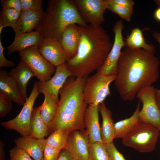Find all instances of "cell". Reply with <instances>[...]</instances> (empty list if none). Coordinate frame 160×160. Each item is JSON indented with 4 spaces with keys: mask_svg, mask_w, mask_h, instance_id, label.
I'll return each mask as SVG.
<instances>
[{
    "mask_svg": "<svg viewBox=\"0 0 160 160\" xmlns=\"http://www.w3.org/2000/svg\"><path fill=\"white\" fill-rule=\"evenodd\" d=\"M159 64L154 54L143 49L125 47L118 61L114 81L121 99L132 101L139 90L156 82L159 76Z\"/></svg>",
    "mask_w": 160,
    "mask_h": 160,
    "instance_id": "obj_1",
    "label": "cell"
},
{
    "mask_svg": "<svg viewBox=\"0 0 160 160\" xmlns=\"http://www.w3.org/2000/svg\"><path fill=\"white\" fill-rule=\"evenodd\" d=\"M80 43L76 55L66 62L73 76L87 78L103 65L113 44L108 35L100 25H78Z\"/></svg>",
    "mask_w": 160,
    "mask_h": 160,
    "instance_id": "obj_2",
    "label": "cell"
},
{
    "mask_svg": "<svg viewBox=\"0 0 160 160\" xmlns=\"http://www.w3.org/2000/svg\"><path fill=\"white\" fill-rule=\"evenodd\" d=\"M72 76L67 79L59 92L56 115L49 133L60 129L70 132L85 130L84 119L87 104L83 91L87 78Z\"/></svg>",
    "mask_w": 160,
    "mask_h": 160,
    "instance_id": "obj_3",
    "label": "cell"
},
{
    "mask_svg": "<svg viewBox=\"0 0 160 160\" xmlns=\"http://www.w3.org/2000/svg\"><path fill=\"white\" fill-rule=\"evenodd\" d=\"M73 24L88 25L81 17L74 0H49L41 20L35 29L44 39L51 38L60 42L66 28Z\"/></svg>",
    "mask_w": 160,
    "mask_h": 160,
    "instance_id": "obj_4",
    "label": "cell"
},
{
    "mask_svg": "<svg viewBox=\"0 0 160 160\" xmlns=\"http://www.w3.org/2000/svg\"><path fill=\"white\" fill-rule=\"evenodd\" d=\"M160 130L153 126L140 122L122 139L125 146L140 153H149L155 148Z\"/></svg>",
    "mask_w": 160,
    "mask_h": 160,
    "instance_id": "obj_5",
    "label": "cell"
},
{
    "mask_svg": "<svg viewBox=\"0 0 160 160\" xmlns=\"http://www.w3.org/2000/svg\"><path fill=\"white\" fill-rule=\"evenodd\" d=\"M116 75H106L96 73L87 78L83 91L86 103L87 105H98L103 103L111 94L110 85L115 81Z\"/></svg>",
    "mask_w": 160,
    "mask_h": 160,
    "instance_id": "obj_6",
    "label": "cell"
},
{
    "mask_svg": "<svg viewBox=\"0 0 160 160\" xmlns=\"http://www.w3.org/2000/svg\"><path fill=\"white\" fill-rule=\"evenodd\" d=\"M39 94L38 82H36L19 114L12 119L1 122V125L7 129L16 131L22 137L30 136L31 132V119L33 105Z\"/></svg>",
    "mask_w": 160,
    "mask_h": 160,
    "instance_id": "obj_7",
    "label": "cell"
},
{
    "mask_svg": "<svg viewBox=\"0 0 160 160\" xmlns=\"http://www.w3.org/2000/svg\"><path fill=\"white\" fill-rule=\"evenodd\" d=\"M18 54L20 59L28 66L39 81L45 82L49 80L55 73L54 66L40 53L38 47H28L18 52Z\"/></svg>",
    "mask_w": 160,
    "mask_h": 160,
    "instance_id": "obj_8",
    "label": "cell"
},
{
    "mask_svg": "<svg viewBox=\"0 0 160 160\" xmlns=\"http://www.w3.org/2000/svg\"><path fill=\"white\" fill-rule=\"evenodd\" d=\"M136 96L143 104L139 113L140 121L151 124L160 130V109L156 100L155 88L152 86L143 87Z\"/></svg>",
    "mask_w": 160,
    "mask_h": 160,
    "instance_id": "obj_9",
    "label": "cell"
},
{
    "mask_svg": "<svg viewBox=\"0 0 160 160\" xmlns=\"http://www.w3.org/2000/svg\"><path fill=\"white\" fill-rule=\"evenodd\" d=\"M124 27L121 20L117 21L114 24L113 29L114 39L112 47L104 62L96 73L106 75H116L118 61L122 49L124 46L122 34Z\"/></svg>",
    "mask_w": 160,
    "mask_h": 160,
    "instance_id": "obj_10",
    "label": "cell"
},
{
    "mask_svg": "<svg viewBox=\"0 0 160 160\" xmlns=\"http://www.w3.org/2000/svg\"><path fill=\"white\" fill-rule=\"evenodd\" d=\"M74 1L81 17L87 24L100 25L105 21L104 15L107 9V0H74Z\"/></svg>",
    "mask_w": 160,
    "mask_h": 160,
    "instance_id": "obj_11",
    "label": "cell"
},
{
    "mask_svg": "<svg viewBox=\"0 0 160 160\" xmlns=\"http://www.w3.org/2000/svg\"><path fill=\"white\" fill-rule=\"evenodd\" d=\"M73 76V73L67 65L66 62L56 67L53 76L49 80L38 82L39 94H48L59 101V92L67 79Z\"/></svg>",
    "mask_w": 160,
    "mask_h": 160,
    "instance_id": "obj_12",
    "label": "cell"
},
{
    "mask_svg": "<svg viewBox=\"0 0 160 160\" xmlns=\"http://www.w3.org/2000/svg\"><path fill=\"white\" fill-rule=\"evenodd\" d=\"M38 49L44 58L56 67L69 59L60 42L53 39H44Z\"/></svg>",
    "mask_w": 160,
    "mask_h": 160,
    "instance_id": "obj_13",
    "label": "cell"
},
{
    "mask_svg": "<svg viewBox=\"0 0 160 160\" xmlns=\"http://www.w3.org/2000/svg\"><path fill=\"white\" fill-rule=\"evenodd\" d=\"M89 142L85 130H76L68 136L66 148L73 158L77 160H88Z\"/></svg>",
    "mask_w": 160,
    "mask_h": 160,
    "instance_id": "obj_14",
    "label": "cell"
},
{
    "mask_svg": "<svg viewBox=\"0 0 160 160\" xmlns=\"http://www.w3.org/2000/svg\"><path fill=\"white\" fill-rule=\"evenodd\" d=\"M99 105H89L84 113V123L89 137V143H103L99 123Z\"/></svg>",
    "mask_w": 160,
    "mask_h": 160,
    "instance_id": "obj_15",
    "label": "cell"
},
{
    "mask_svg": "<svg viewBox=\"0 0 160 160\" xmlns=\"http://www.w3.org/2000/svg\"><path fill=\"white\" fill-rule=\"evenodd\" d=\"M44 12L22 10L18 22L13 29L15 35L33 31L39 25Z\"/></svg>",
    "mask_w": 160,
    "mask_h": 160,
    "instance_id": "obj_16",
    "label": "cell"
},
{
    "mask_svg": "<svg viewBox=\"0 0 160 160\" xmlns=\"http://www.w3.org/2000/svg\"><path fill=\"white\" fill-rule=\"evenodd\" d=\"M44 39L42 35L35 31L15 35L12 43L7 47V53L10 55L31 46L38 47Z\"/></svg>",
    "mask_w": 160,
    "mask_h": 160,
    "instance_id": "obj_17",
    "label": "cell"
},
{
    "mask_svg": "<svg viewBox=\"0 0 160 160\" xmlns=\"http://www.w3.org/2000/svg\"><path fill=\"white\" fill-rule=\"evenodd\" d=\"M15 142L16 146L25 151L34 160H43L45 139L27 136L15 139Z\"/></svg>",
    "mask_w": 160,
    "mask_h": 160,
    "instance_id": "obj_18",
    "label": "cell"
},
{
    "mask_svg": "<svg viewBox=\"0 0 160 160\" xmlns=\"http://www.w3.org/2000/svg\"><path fill=\"white\" fill-rule=\"evenodd\" d=\"M19 89L25 102L27 99L26 89L28 83L34 74L28 66L20 59L19 63L9 72Z\"/></svg>",
    "mask_w": 160,
    "mask_h": 160,
    "instance_id": "obj_19",
    "label": "cell"
},
{
    "mask_svg": "<svg viewBox=\"0 0 160 160\" xmlns=\"http://www.w3.org/2000/svg\"><path fill=\"white\" fill-rule=\"evenodd\" d=\"M80 39V35L77 25H71L64 30L61 36L60 43L69 59L76 54Z\"/></svg>",
    "mask_w": 160,
    "mask_h": 160,
    "instance_id": "obj_20",
    "label": "cell"
},
{
    "mask_svg": "<svg viewBox=\"0 0 160 160\" xmlns=\"http://www.w3.org/2000/svg\"><path fill=\"white\" fill-rule=\"evenodd\" d=\"M0 91L18 104L23 105L25 102L9 72L1 69L0 70Z\"/></svg>",
    "mask_w": 160,
    "mask_h": 160,
    "instance_id": "obj_21",
    "label": "cell"
},
{
    "mask_svg": "<svg viewBox=\"0 0 160 160\" xmlns=\"http://www.w3.org/2000/svg\"><path fill=\"white\" fill-rule=\"evenodd\" d=\"M99 111L102 119L100 127V135L103 143L106 144L113 142L114 139V124L111 111L103 103L99 105Z\"/></svg>",
    "mask_w": 160,
    "mask_h": 160,
    "instance_id": "obj_22",
    "label": "cell"
},
{
    "mask_svg": "<svg viewBox=\"0 0 160 160\" xmlns=\"http://www.w3.org/2000/svg\"><path fill=\"white\" fill-rule=\"evenodd\" d=\"M124 46L132 49H143L155 54L156 49L154 45L148 43L145 41L142 31L138 27L131 30L124 41Z\"/></svg>",
    "mask_w": 160,
    "mask_h": 160,
    "instance_id": "obj_23",
    "label": "cell"
},
{
    "mask_svg": "<svg viewBox=\"0 0 160 160\" xmlns=\"http://www.w3.org/2000/svg\"><path fill=\"white\" fill-rule=\"evenodd\" d=\"M140 102L138 103L133 115L130 117L121 120L114 124V139L121 138L127 135L140 122L139 113Z\"/></svg>",
    "mask_w": 160,
    "mask_h": 160,
    "instance_id": "obj_24",
    "label": "cell"
},
{
    "mask_svg": "<svg viewBox=\"0 0 160 160\" xmlns=\"http://www.w3.org/2000/svg\"><path fill=\"white\" fill-rule=\"evenodd\" d=\"M41 105L33 108L32 112L31 126V129L30 137L37 139H43L49 133V128L41 116Z\"/></svg>",
    "mask_w": 160,
    "mask_h": 160,
    "instance_id": "obj_25",
    "label": "cell"
},
{
    "mask_svg": "<svg viewBox=\"0 0 160 160\" xmlns=\"http://www.w3.org/2000/svg\"><path fill=\"white\" fill-rule=\"evenodd\" d=\"M44 95V100L41 105L40 114L49 130L56 115L58 101L50 95Z\"/></svg>",
    "mask_w": 160,
    "mask_h": 160,
    "instance_id": "obj_26",
    "label": "cell"
},
{
    "mask_svg": "<svg viewBox=\"0 0 160 160\" xmlns=\"http://www.w3.org/2000/svg\"><path fill=\"white\" fill-rule=\"evenodd\" d=\"M70 133L65 129H57L45 139V143L60 151L66 148L67 139Z\"/></svg>",
    "mask_w": 160,
    "mask_h": 160,
    "instance_id": "obj_27",
    "label": "cell"
},
{
    "mask_svg": "<svg viewBox=\"0 0 160 160\" xmlns=\"http://www.w3.org/2000/svg\"><path fill=\"white\" fill-rule=\"evenodd\" d=\"M21 12L11 8H2L0 20V35L2 29L7 26L13 29L17 23Z\"/></svg>",
    "mask_w": 160,
    "mask_h": 160,
    "instance_id": "obj_28",
    "label": "cell"
},
{
    "mask_svg": "<svg viewBox=\"0 0 160 160\" xmlns=\"http://www.w3.org/2000/svg\"><path fill=\"white\" fill-rule=\"evenodd\" d=\"M89 153L90 160H109L105 145L102 143H89Z\"/></svg>",
    "mask_w": 160,
    "mask_h": 160,
    "instance_id": "obj_29",
    "label": "cell"
},
{
    "mask_svg": "<svg viewBox=\"0 0 160 160\" xmlns=\"http://www.w3.org/2000/svg\"><path fill=\"white\" fill-rule=\"evenodd\" d=\"M107 1L108 9L116 14L127 21H130L133 12V7L116 4L111 2L109 0Z\"/></svg>",
    "mask_w": 160,
    "mask_h": 160,
    "instance_id": "obj_30",
    "label": "cell"
},
{
    "mask_svg": "<svg viewBox=\"0 0 160 160\" xmlns=\"http://www.w3.org/2000/svg\"><path fill=\"white\" fill-rule=\"evenodd\" d=\"M12 101L3 93L0 91V117H5L11 111Z\"/></svg>",
    "mask_w": 160,
    "mask_h": 160,
    "instance_id": "obj_31",
    "label": "cell"
},
{
    "mask_svg": "<svg viewBox=\"0 0 160 160\" xmlns=\"http://www.w3.org/2000/svg\"><path fill=\"white\" fill-rule=\"evenodd\" d=\"M22 10L43 11L41 0H20Z\"/></svg>",
    "mask_w": 160,
    "mask_h": 160,
    "instance_id": "obj_32",
    "label": "cell"
},
{
    "mask_svg": "<svg viewBox=\"0 0 160 160\" xmlns=\"http://www.w3.org/2000/svg\"><path fill=\"white\" fill-rule=\"evenodd\" d=\"M10 160H33L25 151L16 146L9 151Z\"/></svg>",
    "mask_w": 160,
    "mask_h": 160,
    "instance_id": "obj_33",
    "label": "cell"
},
{
    "mask_svg": "<svg viewBox=\"0 0 160 160\" xmlns=\"http://www.w3.org/2000/svg\"><path fill=\"white\" fill-rule=\"evenodd\" d=\"M105 145L109 160H126L117 150L113 142Z\"/></svg>",
    "mask_w": 160,
    "mask_h": 160,
    "instance_id": "obj_34",
    "label": "cell"
},
{
    "mask_svg": "<svg viewBox=\"0 0 160 160\" xmlns=\"http://www.w3.org/2000/svg\"><path fill=\"white\" fill-rule=\"evenodd\" d=\"M60 151L45 143L43 155V160H57Z\"/></svg>",
    "mask_w": 160,
    "mask_h": 160,
    "instance_id": "obj_35",
    "label": "cell"
},
{
    "mask_svg": "<svg viewBox=\"0 0 160 160\" xmlns=\"http://www.w3.org/2000/svg\"><path fill=\"white\" fill-rule=\"evenodd\" d=\"M0 4L2 8L13 9L20 12L22 10L20 0H1Z\"/></svg>",
    "mask_w": 160,
    "mask_h": 160,
    "instance_id": "obj_36",
    "label": "cell"
},
{
    "mask_svg": "<svg viewBox=\"0 0 160 160\" xmlns=\"http://www.w3.org/2000/svg\"><path fill=\"white\" fill-rule=\"evenodd\" d=\"M4 47H3L1 37H0V68L2 67H10L15 65L14 63L7 60L5 57L4 51Z\"/></svg>",
    "mask_w": 160,
    "mask_h": 160,
    "instance_id": "obj_37",
    "label": "cell"
},
{
    "mask_svg": "<svg viewBox=\"0 0 160 160\" xmlns=\"http://www.w3.org/2000/svg\"><path fill=\"white\" fill-rule=\"evenodd\" d=\"M73 157L69 151L66 148L61 150L57 160H72Z\"/></svg>",
    "mask_w": 160,
    "mask_h": 160,
    "instance_id": "obj_38",
    "label": "cell"
},
{
    "mask_svg": "<svg viewBox=\"0 0 160 160\" xmlns=\"http://www.w3.org/2000/svg\"><path fill=\"white\" fill-rule=\"evenodd\" d=\"M111 3L118 5L133 7L134 1L132 0H109Z\"/></svg>",
    "mask_w": 160,
    "mask_h": 160,
    "instance_id": "obj_39",
    "label": "cell"
},
{
    "mask_svg": "<svg viewBox=\"0 0 160 160\" xmlns=\"http://www.w3.org/2000/svg\"><path fill=\"white\" fill-rule=\"evenodd\" d=\"M4 144L3 141L0 140V160H5V156L4 151Z\"/></svg>",
    "mask_w": 160,
    "mask_h": 160,
    "instance_id": "obj_40",
    "label": "cell"
},
{
    "mask_svg": "<svg viewBox=\"0 0 160 160\" xmlns=\"http://www.w3.org/2000/svg\"><path fill=\"white\" fill-rule=\"evenodd\" d=\"M155 96L156 103L160 109V89L155 88Z\"/></svg>",
    "mask_w": 160,
    "mask_h": 160,
    "instance_id": "obj_41",
    "label": "cell"
},
{
    "mask_svg": "<svg viewBox=\"0 0 160 160\" xmlns=\"http://www.w3.org/2000/svg\"><path fill=\"white\" fill-rule=\"evenodd\" d=\"M153 17L157 21L160 22V7H159L154 11Z\"/></svg>",
    "mask_w": 160,
    "mask_h": 160,
    "instance_id": "obj_42",
    "label": "cell"
},
{
    "mask_svg": "<svg viewBox=\"0 0 160 160\" xmlns=\"http://www.w3.org/2000/svg\"><path fill=\"white\" fill-rule=\"evenodd\" d=\"M152 35L154 39L160 44V32L154 31L152 33Z\"/></svg>",
    "mask_w": 160,
    "mask_h": 160,
    "instance_id": "obj_43",
    "label": "cell"
},
{
    "mask_svg": "<svg viewBox=\"0 0 160 160\" xmlns=\"http://www.w3.org/2000/svg\"><path fill=\"white\" fill-rule=\"evenodd\" d=\"M154 1L159 7H160V0H154Z\"/></svg>",
    "mask_w": 160,
    "mask_h": 160,
    "instance_id": "obj_44",
    "label": "cell"
},
{
    "mask_svg": "<svg viewBox=\"0 0 160 160\" xmlns=\"http://www.w3.org/2000/svg\"><path fill=\"white\" fill-rule=\"evenodd\" d=\"M72 160H77L76 159H74L73 158V159H72Z\"/></svg>",
    "mask_w": 160,
    "mask_h": 160,
    "instance_id": "obj_45",
    "label": "cell"
},
{
    "mask_svg": "<svg viewBox=\"0 0 160 160\" xmlns=\"http://www.w3.org/2000/svg\"><path fill=\"white\" fill-rule=\"evenodd\" d=\"M88 160H90V159H89Z\"/></svg>",
    "mask_w": 160,
    "mask_h": 160,
    "instance_id": "obj_46",
    "label": "cell"
}]
</instances>
